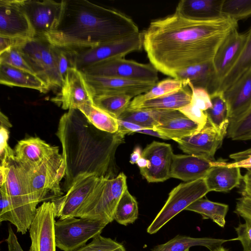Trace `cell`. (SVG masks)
<instances>
[{"label":"cell","instance_id":"30bf717a","mask_svg":"<svg viewBox=\"0 0 251 251\" xmlns=\"http://www.w3.org/2000/svg\"><path fill=\"white\" fill-rule=\"evenodd\" d=\"M143 47L142 32L126 38L109 42L98 46L75 50V67L81 72L102 61L124 57L131 52L140 50Z\"/></svg>","mask_w":251,"mask_h":251},{"label":"cell","instance_id":"1f68e13d","mask_svg":"<svg viewBox=\"0 0 251 251\" xmlns=\"http://www.w3.org/2000/svg\"><path fill=\"white\" fill-rule=\"evenodd\" d=\"M185 210L199 213L203 219H210L220 227H224L228 205L202 198L191 204Z\"/></svg>","mask_w":251,"mask_h":251},{"label":"cell","instance_id":"9f6ffc18","mask_svg":"<svg viewBox=\"0 0 251 251\" xmlns=\"http://www.w3.org/2000/svg\"><path fill=\"white\" fill-rule=\"evenodd\" d=\"M141 150L140 147L135 148L130 155V163L131 164L136 163L137 161L142 157Z\"/></svg>","mask_w":251,"mask_h":251},{"label":"cell","instance_id":"681fc988","mask_svg":"<svg viewBox=\"0 0 251 251\" xmlns=\"http://www.w3.org/2000/svg\"><path fill=\"white\" fill-rule=\"evenodd\" d=\"M234 212L244 219H251V199L244 196L237 199Z\"/></svg>","mask_w":251,"mask_h":251},{"label":"cell","instance_id":"8fae6325","mask_svg":"<svg viewBox=\"0 0 251 251\" xmlns=\"http://www.w3.org/2000/svg\"><path fill=\"white\" fill-rule=\"evenodd\" d=\"M84 74L115 77L157 83L158 71L151 64H143L124 57L108 59L81 72Z\"/></svg>","mask_w":251,"mask_h":251},{"label":"cell","instance_id":"11a10c76","mask_svg":"<svg viewBox=\"0 0 251 251\" xmlns=\"http://www.w3.org/2000/svg\"><path fill=\"white\" fill-rule=\"evenodd\" d=\"M136 132L151 135L163 139L168 140L166 137L163 136L157 131L153 129H143L137 131Z\"/></svg>","mask_w":251,"mask_h":251},{"label":"cell","instance_id":"f546056e","mask_svg":"<svg viewBox=\"0 0 251 251\" xmlns=\"http://www.w3.org/2000/svg\"><path fill=\"white\" fill-rule=\"evenodd\" d=\"M228 241L222 239L194 238L177 235L168 242L154 247L151 251H185L196 246H203L212 251Z\"/></svg>","mask_w":251,"mask_h":251},{"label":"cell","instance_id":"ba28073f","mask_svg":"<svg viewBox=\"0 0 251 251\" xmlns=\"http://www.w3.org/2000/svg\"><path fill=\"white\" fill-rule=\"evenodd\" d=\"M108 224L104 221L90 218L72 217L59 219L54 224L56 247L63 251H75L100 235Z\"/></svg>","mask_w":251,"mask_h":251},{"label":"cell","instance_id":"bcb514c9","mask_svg":"<svg viewBox=\"0 0 251 251\" xmlns=\"http://www.w3.org/2000/svg\"><path fill=\"white\" fill-rule=\"evenodd\" d=\"M191 90L190 102L201 110L205 111L212 106L210 96L205 90L188 85Z\"/></svg>","mask_w":251,"mask_h":251},{"label":"cell","instance_id":"c3c4849f","mask_svg":"<svg viewBox=\"0 0 251 251\" xmlns=\"http://www.w3.org/2000/svg\"><path fill=\"white\" fill-rule=\"evenodd\" d=\"M9 131L8 127L0 125V157L1 162L15 157L14 151L8 144Z\"/></svg>","mask_w":251,"mask_h":251},{"label":"cell","instance_id":"f5cc1de1","mask_svg":"<svg viewBox=\"0 0 251 251\" xmlns=\"http://www.w3.org/2000/svg\"><path fill=\"white\" fill-rule=\"evenodd\" d=\"M118 120L119 130L126 134H130L137 131L146 129V128L133 123Z\"/></svg>","mask_w":251,"mask_h":251},{"label":"cell","instance_id":"d6a6232c","mask_svg":"<svg viewBox=\"0 0 251 251\" xmlns=\"http://www.w3.org/2000/svg\"><path fill=\"white\" fill-rule=\"evenodd\" d=\"M131 96L117 94H106L93 97V104L97 107L118 119L128 107Z\"/></svg>","mask_w":251,"mask_h":251},{"label":"cell","instance_id":"5bb4252c","mask_svg":"<svg viewBox=\"0 0 251 251\" xmlns=\"http://www.w3.org/2000/svg\"><path fill=\"white\" fill-rule=\"evenodd\" d=\"M99 178L96 175L89 173L81 174L75 177L65 195L51 201L55 205L56 217L60 220L75 217Z\"/></svg>","mask_w":251,"mask_h":251},{"label":"cell","instance_id":"74e56055","mask_svg":"<svg viewBox=\"0 0 251 251\" xmlns=\"http://www.w3.org/2000/svg\"><path fill=\"white\" fill-rule=\"evenodd\" d=\"M138 217V203L126 188L116 206L114 220L119 224L127 226L133 224Z\"/></svg>","mask_w":251,"mask_h":251},{"label":"cell","instance_id":"8d00e7d4","mask_svg":"<svg viewBox=\"0 0 251 251\" xmlns=\"http://www.w3.org/2000/svg\"><path fill=\"white\" fill-rule=\"evenodd\" d=\"M210 96L212 106L205 111L208 122L217 129L228 126L229 110L223 92L218 91Z\"/></svg>","mask_w":251,"mask_h":251},{"label":"cell","instance_id":"f6af8a7d","mask_svg":"<svg viewBox=\"0 0 251 251\" xmlns=\"http://www.w3.org/2000/svg\"><path fill=\"white\" fill-rule=\"evenodd\" d=\"M245 222L235 227L237 237L229 240H238L243 247V251H251V219L244 218Z\"/></svg>","mask_w":251,"mask_h":251},{"label":"cell","instance_id":"60d3db41","mask_svg":"<svg viewBox=\"0 0 251 251\" xmlns=\"http://www.w3.org/2000/svg\"><path fill=\"white\" fill-rule=\"evenodd\" d=\"M75 251H126L121 243L99 235L92 241Z\"/></svg>","mask_w":251,"mask_h":251},{"label":"cell","instance_id":"cb8c5ba5","mask_svg":"<svg viewBox=\"0 0 251 251\" xmlns=\"http://www.w3.org/2000/svg\"><path fill=\"white\" fill-rule=\"evenodd\" d=\"M39 137H30L19 141L14 150L15 158L24 168L30 169L40 164L46 158L58 151Z\"/></svg>","mask_w":251,"mask_h":251},{"label":"cell","instance_id":"e0dca14e","mask_svg":"<svg viewBox=\"0 0 251 251\" xmlns=\"http://www.w3.org/2000/svg\"><path fill=\"white\" fill-rule=\"evenodd\" d=\"M51 100L65 110L77 109L84 104H93L83 73L75 68L69 69L60 91Z\"/></svg>","mask_w":251,"mask_h":251},{"label":"cell","instance_id":"6f0895ef","mask_svg":"<svg viewBox=\"0 0 251 251\" xmlns=\"http://www.w3.org/2000/svg\"><path fill=\"white\" fill-rule=\"evenodd\" d=\"M140 169L146 168L150 166V161L146 158L141 157L136 162Z\"/></svg>","mask_w":251,"mask_h":251},{"label":"cell","instance_id":"7bdbcfd3","mask_svg":"<svg viewBox=\"0 0 251 251\" xmlns=\"http://www.w3.org/2000/svg\"><path fill=\"white\" fill-rule=\"evenodd\" d=\"M58 67L64 82L69 69L75 68L76 52L75 50L55 46Z\"/></svg>","mask_w":251,"mask_h":251},{"label":"cell","instance_id":"d590c367","mask_svg":"<svg viewBox=\"0 0 251 251\" xmlns=\"http://www.w3.org/2000/svg\"><path fill=\"white\" fill-rule=\"evenodd\" d=\"M246 33L247 40L242 53L233 68L223 80L218 91L226 90L251 68V27Z\"/></svg>","mask_w":251,"mask_h":251},{"label":"cell","instance_id":"91938a15","mask_svg":"<svg viewBox=\"0 0 251 251\" xmlns=\"http://www.w3.org/2000/svg\"><path fill=\"white\" fill-rule=\"evenodd\" d=\"M244 177L251 178V168L247 169V172L244 176Z\"/></svg>","mask_w":251,"mask_h":251},{"label":"cell","instance_id":"4316f807","mask_svg":"<svg viewBox=\"0 0 251 251\" xmlns=\"http://www.w3.org/2000/svg\"><path fill=\"white\" fill-rule=\"evenodd\" d=\"M1 84L34 89L46 93L50 88L35 74L9 65L0 64Z\"/></svg>","mask_w":251,"mask_h":251},{"label":"cell","instance_id":"7a4b0ae2","mask_svg":"<svg viewBox=\"0 0 251 251\" xmlns=\"http://www.w3.org/2000/svg\"><path fill=\"white\" fill-rule=\"evenodd\" d=\"M56 135L62 148L66 166L64 188L67 191L75 177L84 173L113 178L118 175L115 153L124 143L125 134L100 130L78 109L68 110L60 119Z\"/></svg>","mask_w":251,"mask_h":251},{"label":"cell","instance_id":"d4e9b609","mask_svg":"<svg viewBox=\"0 0 251 251\" xmlns=\"http://www.w3.org/2000/svg\"><path fill=\"white\" fill-rule=\"evenodd\" d=\"M240 168L230 166L224 160L219 159L204 179L209 191L227 192L238 187L243 181Z\"/></svg>","mask_w":251,"mask_h":251},{"label":"cell","instance_id":"f907efd6","mask_svg":"<svg viewBox=\"0 0 251 251\" xmlns=\"http://www.w3.org/2000/svg\"><path fill=\"white\" fill-rule=\"evenodd\" d=\"M29 40L19 38L0 36V53L12 48L21 46Z\"/></svg>","mask_w":251,"mask_h":251},{"label":"cell","instance_id":"836d02e7","mask_svg":"<svg viewBox=\"0 0 251 251\" xmlns=\"http://www.w3.org/2000/svg\"><path fill=\"white\" fill-rule=\"evenodd\" d=\"M77 109L98 129L111 133L118 131V120L97 107L94 104H84Z\"/></svg>","mask_w":251,"mask_h":251},{"label":"cell","instance_id":"e575fe53","mask_svg":"<svg viewBox=\"0 0 251 251\" xmlns=\"http://www.w3.org/2000/svg\"><path fill=\"white\" fill-rule=\"evenodd\" d=\"M187 86L183 80L167 78L156 83L147 92L134 97L127 108H131L142 102L162 97L176 92Z\"/></svg>","mask_w":251,"mask_h":251},{"label":"cell","instance_id":"6da1fadb","mask_svg":"<svg viewBox=\"0 0 251 251\" xmlns=\"http://www.w3.org/2000/svg\"><path fill=\"white\" fill-rule=\"evenodd\" d=\"M237 26L225 17L196 21L175 12L150 23L142 32L143 47L157 71L174 78L185 68L213 60L223 40Z\"/></svg>","mask_w":251,"mask_h":251},{"label":"cell","instance_id":"3957f363","mask_svg":"<svg viewBox=\"0 0 251 251\" xmlns=\"http://www.w3.org/2000/svg\"><path fill=\"white\" fill-rule=\"evenodd\" d=\"M139 32L134 21L120 11L86 0H65L58 26L45 37L54 46L78 50L120 40Z\"/></svg>","mask_w":251,"mask_h":251},{"label":"cell","instance_id":"484cf974","mask_svg":"<svg viewBox=\"0 0 251 251\" xmlns=\"http://www.w3.org/2000/svg\"><path fill=\"white\" fill-rule=\"evenodd\" d=\"M224 0H182L175 12L196 21H212L224 18L222 13Z\"/></svg>","mask_w":251,"mask_h":251},{"label":"cell","instance_id":"603a6c76","mask_svg":"<svg viewBox=\"0 0 251 251\" xmlns=\"http://www.w3.org/2000/svg\"><path fill=\"white\" fill-rule=\"evenodd\" d=\"M174 78L184 81L187 86L203 89L210 95L218 92L220 87L213 60L185 68Z\"/></svg>","mask_w":251,"mask_h":251},{"label":"cell","instance_id":"816d5d0a","mask_svg":"<svg viewBox=\"0 0 251 251\" xmlns=\"http://www.w3.org/2000/svg\"><path fill=\"white\" fill-rule=\"evenodd\" d=\"M8 235L6 239L8 251H24L18 241L17 236L9 225L8 227Z\"/></svg>","mask_w":251,"mask_h":251},{"label":"cell","instance_id":"db71d44e","mask_svg":"<svg viewBox=\"0 0 251 251\" xmlns=\"http://www.w3.org/2000/svg\"><path fill=\"white\" fill-rule=\"evenodd\" d=\"M244 187L240 192L242 196L251 199V178L244 177L243 176Z\"/></svg>","mask_w":251,"mask_h":251},{"label":"cell","instance_id":"4dcf8cb0","mask_svg":"<svg viewBox=\"0 0 251 251\" xmlns=\"http://www.w3.org/2000/svg\"><path fill=\"white\" fill-rule=\"evenodd\" d=\"M188 86L184 87L178 92L157 99L142 102L131 108L154 109L158 110H176L190 103L192 92Z\"/></svg>","mask_w":251,"mask_h":251},{"label":"cell","instance_id":"4fadbf2b","mask_svg":"<svg viewBox=\"0 0 251 251\" xmlns=\"http://www.w3.org/2000/svg\"><path fill=\"white\" fill-rule=\"evenodd\" d=\"M65 0H23L24 9L35 32V37H44L58 26L63 14Z\"/></svg>","mask_w":251,"mask_h":251},{"label":"cell","instance_id":"94428289","mask_svg":"<svg viewBox=\"0 0 251 251\" xmlns=\"http://www.w3.org/2000/svg\"><path fill=\"white\" fill-rule=\"evenodd\" d=\"M189 251V249H188V250H186V251Z\"/></svg>","mask_w":251,"mask_h":251},{"label":"cell","instance_id":"b9f144b4","mask_svg":"<svg viewBox=\"0 0 251 251\" xmlns=\"http://www.w3.org/2000/svg\"><path fill=\"white\" fill-rule=\"evenodd\" d=\"M0 64H5L34 73L24 58L20 46L12 48L0 53Z\"/></svg>","mask_w":251,"mask_h":251},{"label":"cell","instance_id":"7c38bea8","mask_svg":"<svg viewBox=\"0 0 251 251\" xmlns=\"http://www.w3.org/2000/svg\"><path fill=\"white\" fill-rule=\"evenodd\" d=\"M228 126L217 129L207 121L201 130L174 140L184 153L215 161L214 155L222 145Z\"/></svg>","mask_w":251,"mask_h":251},{"label":"cell","instance_id":"9a60e30c","mask_svg":"<svg viewBox=\"0 0 251 251\" xmlns=\"http://www.w3.org/2000/svg\"><path fill=\"white\" fill-rule=\"evenodd\" d=\"M55 207L52 201L43 202L36 210L29 231V251H56L54 234Z\"/></svg>","mask_w":251,"mask_h":251},{"label":"cell","instance_id":"680465c9","mask_svg":"<svg viewBox=\"0 0 251 251\" xmlns=\"http://www.w3.org/2000/svg\"><path fill=\"white\" fill-rule=\"evenodd\" d=\"M212 251H231L224 248V247L221 246L220 247H218V248L214 249V250H213Z\"/></svg>","mask_w":251,"mask_h":251},{"label":"cell","instance_id":"ac0fdd59","mask_svg":"<svg viewBox=\"0 0 251 251\" xmlns=\"http://www.w3.org/2000/svg\"><path fill=\"white\" fill-rule=\"evenodd\" d=\"M92 97L106 94H124L134 98L150 90L156 83L115 77L84 74Z\"/></svg>","mask_w":251,"mask_h":251},{"label":"cell","instance_id":"277c9868","mask_svg":"<svg viewBox=\"0 0 251 251\" xmlns=\"http://www.w3.org/2000/svg\"><path fill=\"white\" fill-rule=\"evenodd\" d=\"M126 188V176L123 173L113 178L100 177L75 217L111 223L114 220V215L118 203Z\"/></svg>","mask_w":251,"mask_h":251},{"label":"cell","instance_id":"8992f818","mask_svg":"<svg viewBox=\"0 0 251 251\" xmlns=\"http://www.w3.org/2000/svg\"><path fill=\"white\" fill-rule=\"evenodd\" d=\"M24 168L31 194L37 205L47 201L50 197L55 199L62 196L60 183L65 176L66 166L59 151L35 167Z\"/></svg>","mask_w":251,"mask_h":251},{"label":"cell","instance_id":"7dc6e473","mask_svg":"<svg viewBox=\"0 0 251 251\" xmlns=\"http://www.w3.org/2000/svg\"><path fill=\"white\" fill-rule=\"evenodd\" d=\"M178 110L197 124L199 127V130H201L207 124V118L205 111L201 110L191 103Z\"/></svg>","mask_w":251,"mask_h":251},{"label":"cell","instance_id":"83f0119b","mask_svg":"<svg viewBox=\"0 0 251 251\" xmlns=\"http://www.w3.org/2000/svg\"><path fill=\"white\" fill-rule=\"evenodd\" d=\"M177 111L147 108L126 109L117 119L133 123L146 129H153Z\"/></svg>","mask_w":251,"mask_h":251},{"label":"cell","instance_id":"7402d4cb","mask_svg":"<svg viewBox=\"0 0 251 251\" xmlns=\"http://www.w3.org/2000/svg\"><path fill=\"white\" fill-rule=\"evenodd\" d=\"M217 163L193 155L174 154L170 177L190 182L204 178Z\"/></svg>","mask_w":251,"mask_h":251},{"label":"cell","instance_id":"ee69618b","mask_svg":"<svg viewBox=\"0 0 251 251\" xmlns=\"http://www.w3.org/2000/svg\"><path fill=\"white\" fill-rule=\"evenodd\" d=\"M0 187V221H8L15 225L14 211L5 184Z\"/></svg>","mask_w":251,"mask_h":251},{"label":"cell","instance_id":"44dd1931","mask_svg":"<svg viewBox=\"0 0 251 251\" xmlns=\"http://www.w3.org/2000/svg\"><path fill=\"white\" fill-rule=\"evenodd\" d=\"M222 92L228 108L229 122L235 121L251 107V68Z\"/></svg>","mask_w":251,"mask_h":251},{"label":"cell","instance_id":"ab89813d","mask_svg":"<svg viewBox=\"0 0 251 251\" xmlns=\"http://www.w3.org/2000/svg\"><path fill=\"white\" fill-rule=\"evenodd\" d=\"M226 136L233 141L251 140V107L240 118L229 123Z\"/></svg>","mask_w":251,"mask_h":251},{"label":"cell","instance_id":"ffe728a7","mask_svg":"<svg viewBox=\"0 0 251 251\" xmlns=\"http://www.w3.org/2000/svg\"><path fill=\"white\" fill-rule=\"evenodd\" d=\"M246 40V33H240L237 28H234L226 36L218 47L213 62L220 86L238 61Z\"/></svg>","mask_w":251,"mask_h":251},{"label":"cell","instance_id":"5b68a950","mask_svg":"<svg viewBox=\"0 0 251 251\" xmlns=\"http://www.w3.org/2000/svg\"><path fill=\"white\" fill-rule=\"evenodd\" d=\"M5 161L7 172L5 184L14 211V226L18 232L25 234L34 218L37 205L31 194L24 168L15 157Z\"/></svg>","mask_w":251,"mask_h":251},{"label":"cell","instance_id":"f35d334b","mask_svg":"<svg viewBox=\"0 0 251 251\" xmlns=\"http://www.w3.org/2000/svg\"><path fill=\"white\" fill-rule=\"evenodd\" d=\"M222 13L224 17L238 23L251 16V0H224Z\"/></svg>","mask_w":251,"mask_h":251},{"label":"cell","instance_id":"52a82bcc","mask_svg":"<svg viewBox=\"0 0 251 251\" xmlns=\"http://www.w3.org/2000/svg\"><path fill=\"white\" fill-rule=\"evenodd\" d=\"M23 55L34 74L50 88H61L55 46L45 36L35 37L20 46Z\"/></svg>","mask_w":251,"mask_h":251},{"label":"cell","instance_id":"2e32d148","mask_svg":"<svg viewBox=\"0 0 251 251\" xmlns=\"http://www.w3.org/2000/svg\"><path fill=\"white\" fill-rule=\"evenodd\" d=\"M0 36L33 39L35 34L23 0H0Z\"/></svg>","mask_w":251,"mask_h":251},{"label":"cell","instance_id":"9c48e42d","mask_svg":"<svg viewBox=\"0 0 251 251\" xmlns=\"http://www.w3.org/2000/svg\"><path fill=\"white\" fill-rule=\"evenodd\" d=\"M209 192L204 178L179 184L170 192L165 204L148 226L147 232L156 233L177 214Z\"/></svg>","mask_w":251,"mask_h":251},{"label":"cell","instance_id":"f1b7e54d","mask_svg":"<svg viewBox=\"0 0 251 251\" xmlns=\"http://www.w3.org/2000/svg\"><path fill=\"white\" fill-rule=\"evenodd\" d=\"M157 131L168 140L180 138L199 130L197 124L192 121L179 111L174 116L155 126Z\"/></svg>","mask_w":251,"mask_h":251},{"label":"cell","instance_id":"d6986e66","mask_svg":"<svg viewBox=\"0 0 251 251\" xmlns=\"http://www.w3.org/2000/svg\"><path fill=\"white\" fill-rule=\"evenodd\" d=\"M174 153L170 144L153 141L142 152V157L150 161V166L140 169L142 176L149 182H163L170 178Z\"/></svg>","mask_w":251,"mask_h":251}]
</instances>
